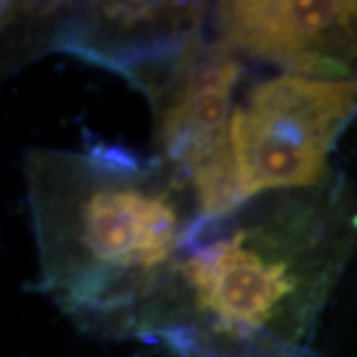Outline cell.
Returning <instances> with one entry per match:
<instances>
[{
	"label": "cell",
	"mask_w": 357,
	"mask_h": 357,
	"mask_svg": "<svg viewBox=\"0 0 357 357\" xmlns=\"http://www.w3.org/2000/svg\"><path fill=\"white\" fill-rule=\"evenodd\" d=\"M357 112V79L272 77L234 107L230 147L244 201L316 185L344 126Z\"/></svg>",
	"instance_id": "cell-3"
},
{
	"label": "cell",
	"mask_w": 357,
	"mask_h": 357,
	"mask_svg": "<svg viewBox=\"0 0 357 357\" xmlns=\"http://www.w3.org/2000/svg\"><path fill=\"white\" fill-rule=\"evenodd\" d=\"M347 246L326 195L203 215L141 340L175 357H306Z\"/></svg>",
	"instance_id": "cell-2"
},
{
	"label": "cell",
	"mask_w": 357,
	"mask_h": 357,
	"mask_svg": "<svg viewBox=\"0 0 357 357\" xmlns=\"http://www.w3.org/2000/svg\"><path fill=\"white\" fill-rule=\"evenodd\" d=\"M218 42L288 72L357 79V2H220Z\"/></svg>",
	"instance_id": "cell-5"
},
{
	"label": "cell",
	"mask_w": 357,
	"mask_h": 357,
	"mask_svg": "<svg viewBox=\"0 0 357 357\" xmlns=\"http://www.w3.org/2000/svg\"><path fill=\"white\" fill-rule=\"evenodd\" d=\"M243 74L232 50L197 36L175 82L153 103L157 143L167 163L189 177L206 217H225L244 204L230 147V96Z\"/></svg>",
	"instance_id": "cell-4"
},
{
	"label": "cell",
	"mask_w": 357,
	"mask_h": 357,
	"mask_svg": "<svg viewBox=\"0 0 357 357\" xmlns=\"http://www.w3.org/2000/svg\"><path fill=\"white\" fill-rule=\"evenodd\" d=\"M40 288L105 335H137L153 316L203 208L171 163L98 143L26 161Z\"/></svg>",
	"instance_id": "cell-1"
}]
</instances>
